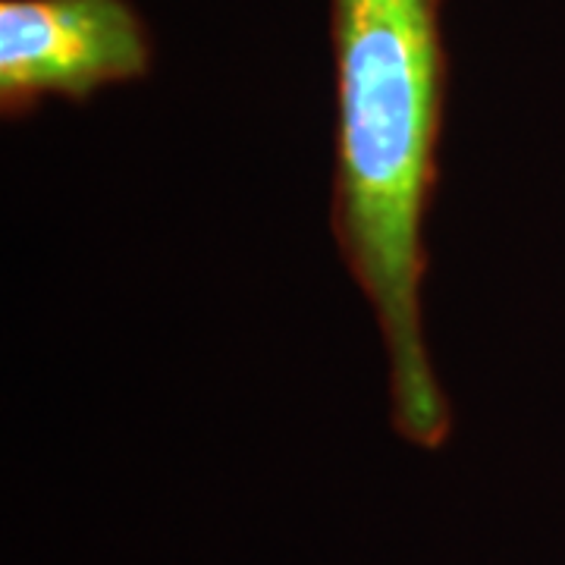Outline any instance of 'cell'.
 <instances>
[{
	"instance_id": "obj_2",
	"label": "cell",
	"mask_w": 565,
	"mask_h": 565,
	"mask_svg": "<svg viewBox=\"0 0 565 565\" xmlns=\"http://www.w3.org/2000/svg\"><path fill=\"white\" fill-rule=\"evenodd\" d=\"M154 41L129 0H0V117L20 122L47 98L88 104L151 73Z\"/></svg>"
},
{
	"instance_id": "obj_1",
	"label": "cell",
	"mask_w": 565,
	"mask_h": 565,
	"mask_svg": "<svg viewBox=\"0 0 565 565\" xmlns=\"http://www.w3.org/2000/svg\"><path fill=\"white\" fill-rule=\"evenodd\" d=\"M444 0H330L337 163L330 230L377 315L390 367V424L440 449L452 408L424 343V223L440 185L449 57Z\"/></svg>"
}]
</instances>
